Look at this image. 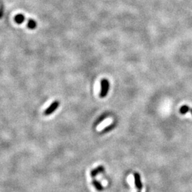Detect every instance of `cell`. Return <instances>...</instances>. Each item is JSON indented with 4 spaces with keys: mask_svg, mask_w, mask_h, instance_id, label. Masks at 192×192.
Returning a JSON list of instances; mask_svg holds the SVG:
<instances>
[{
    "mask_svg": "<svg viewBox=\"0 0 192 192\" xmlns=\"http://www.w3.org/2000/svg\"><path fill=\"white\" fill-rule=\"evenodd\" d=\"M101 93H100V97L103 98H105L108 93L109 88H110V83L108 81V80L106 79V78H103L101 81Z\"/></svg>",
    "mask_w": 192,
    "mask_h": 192,
    "instance_id": "1",
    "label": "cell"
},
{
    "mask_svg": "<svg viewBox=\"0 0 192 192\" xmlns=\"http://www.w3.org/2000/svg\"><path fill=\"white\" fill-rule=\"evenodd\" d=\"M59 105H60L59 101H54L51 103V105L50 106L44 111V115L48 116V115H51L53 113H54V112L56 111V110H57V108L58 107V106H59Z\"/></svg>",
    "mask_w": 192,
    "mask_h": 192,
    "instance_id": "2",
    "label": "cell"
},
{
    "mask_svg": "<svg viewBox=\"0 0 192 192\" xmlns=\"http://www.w3.org/2000/svg\"><path fill=\"white\" fill-rule=\"evenodd\" d=\"M134 178H135V184L136 186V188L138 189V192H140L142 189V184L141 181V177L140 174L135 172L134 174Z\"/></svg>",
    "mask_w": 192,
    "mask_h": 192,
    "instance_id": "3",
    "label": "cell"
},
{
    "mask_svg": "<svg viewBox=\"0 0 192 192\" xmlns=\"http://www.w3.org/2000/svg\"><path fill=\"white\" fill-rule=\"evenodd\" d=\"M104 171H105V168H104V166H98L97 168H95V169L92 170V171L91 172V176L92 177H95L96 175H98V174L100 173H103V172H104Z\"/></svg>",
    "mask_w": 192,
    "mask_h": 192,
    "instance_id": "4",
    "label": "cell"
},
{
    "mask_svg": "<svg viewBox=\"0 0 192 192\" xmlns=\"http://www.w3.org/2000/svg\"><path fill=\"white\" fill-rule=\"evenodd\" d=\"M25 20H26V18L23 14H17L14 17V21L15 22L18 24H21L24 22Z\"/></svg>",
    "mask_w": 192,
    "mask_h": 192,
    "instance_id": "5",
    "label": "cell"
},
{
    "mask_svg": "<svg viewBox=\"0 0 192 192\" xmlns=\"http://www.w3.org/2000/svg\"><path fill=\"white\" fill-rule=\"evenodd\" d=\"M37 26V23L36 21H34V19H29L28 23H27V27L31 30H34L36 28Z\"/></svg>",
    "mask_w": 192,
    "mask_h": 192,
    "instance_id": "6",
    "label": "cell"
},
{
    "mask_svg": "<svg viewBox=\"0 0 192 192\" xmlns=\"http://www.w3.org/2000/svg\"><path fill=\"white\" fill-rule=\"evenodd\" d=\"M179 112L181 115H184L187 113H188V112H190L192 115V108L189 107L188 105H183V106L180 107Z\"/></svg>",
    "mask_w": 192,
    "mask_h": 192,
    "instance_id": "7",
    "label": "cell"
},
{
    "mask_svg": "<svg viewBox=\"0 0 192 192\" xmlns=\"http://www.w3.org/2000/svg\"><path fill=\"white\" fill-rule=\"evenodd\" d=\"M92 184H93V185L95 187V189H97L98 191H101L104 189V188H103V186H102L101 184L100 183L99 181H98L97 180H95V179L93 180V181H92Z\"/></svg>",
    "mask_w": 192,
    "mask_h": 192,
    "instance_id": "8",
    "label": "cell"
},
{
    "mask_svg": "<svg viewBox=\"0 0 192 192\" xmlns=\"http://www.w3.org/2000/svg\"><path fill=\"white\" fill-rule=\"evenodd\" d=\"M108 116H109V114H107V113H104V114L102 115L101 117L98 118V119L96 120V122H95L94 125H95V126H98V125H99L100 123L105 120V118H106V117H107Z\"/></svg>",
    "mask_w": 192,
    "mask_h": 192,
    "instance_id": "9",
    "label": "cell"
},
{
    "mask_svg": "<svg viewBox=\"0 0 192 192\" xmlns=\"http://www.w3.org/2000/svg\"><path fill=\"white\" fill-rule=\"evenodd\" d=\"M115 126H116V123L115 122H113L112 123L111 125H110L109 126H107L105 127V128H104L103 130H102V132H101V134H104V133H107L110 132V131H111L112 130H113V129L115 128Z\"/></svg>",
    "mask_w": 192,
    "mask_h": 192,
    "instance_id": "10",
    "label": "cell"
},
{
    "mask_svg": "<svg viewBox=\"0 0 192 192\" xmlns=\"http://www.w3.org/2000/svg\"><path fill=\"white\" fill-rule=\"evenodd\" d=\"M4 11H5V7H4V5L2 2H0V19L3 18L4 16Z\"/></svg>",
    "mask_w": 192,
    "mask_h": 192,
    "instance_id": "11",
    "label": "cell"
}]
</instances>
